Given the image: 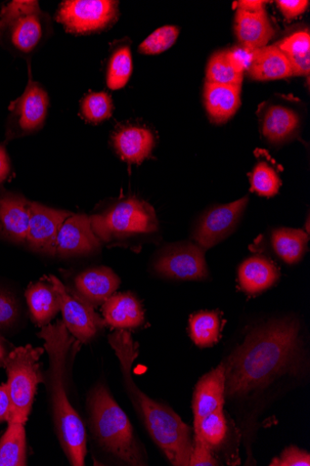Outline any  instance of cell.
I'll return each instance as SVG.
<instances>
[{
	"instance_id": "cell-15",
	"label": "cell",
	"mask_w": 310,
	"mask_h": 466,
	"mask_svg": "<svg viewBox=\"0 0 310 466\" xmlns=\"http://www.w3.org/2000/svg\"><path fill=\"white\" fill-rule=\"evenodd\" d=\"M29 220V201L13 194L0 197V238L25 243Z\"/></svg>"
},
{
	"instance_id": "cell-1",
	"label": "cell",
	"mask_w": 310,
	"mask_h": 466,
	"mask_svg": "<svg viewBox=\"0 0 310 466\" xmlns=\"http://www.w3.org/2000/svg\"><path fill=\"white\" fill-rule=\"evenodd\" d=\"M299 323L284 319L251 331L225 364V395L243 397L269 386L286 373L302 369Z\"/></svg>"
},
{
	"instance_id": "cell-19",
	"label": "cell",
	"mask_w": 310,
	"mask_h": 466,
	"mask_svg": "<svg viewBox=\"0 0 310 466\" xmlns=\"http://www.w3.org/2000/svg\"><path fill=\"white\" fill-rule=\"evenodd\" d=\"M103 305L105 321L114 328L135 329L145 321L142 304L129 292L113 294Z\"/></svg>"
},
{
	"instance_id": "cell-18",
	"label": "cell",
	"mask_w": 310,
	"mask_h": 466,
	"mask_svg": "<svg viewBox=\"0 0 310 466\" xmlns=\"http://www.w3.org/2000/svg\"><path fill=\"white\" fill-rule=\"evenodd\" d=\"M235 29L241 46L252 50L267 46L275 34L265 10L255 13L237 10Z\"/></svg>"
},
{
	"instance_id": "cell-30",
	"label": "cell",
	"mask_w": 310,
	"mask_h": 466,
	"mask_svg": "<svg viewBox=\"0 0 310 466\" xmlns=\"http://www.w3.org/2000/svg\"><path fill=\"white\" fill-rule=\"evenodd\" d=\"M220 319L216 312H199L190 319V334L199 348L215 345L219 338Z\"/></svg>"
},
{
	"instance_id": "cell-31",
	"label": "cell",
	"mask_w": 310,
	"mask_h": 466,
	"mask_svg": "<svg viewBox=\"0 0 310 466\" xmlns=\"http://www.w3.org/2000/svg\"><path fill=\"white\" fill-rule=\"evenodd\" d=\"M195 431V436L201 438L212 451L226 439L228 427L224 407L205 416Z\"/></svg>"
},
{
	"instance_id": "cell-38",
	"label": "cell",
	"mask_w": 310,
	"mask_h": 466,
	"mask_svg": "<svg viewBox=\"0 0 310 466\" xmlns=\"http://www.w3.org/2000/svg\"><path fill=\"white\" fill-rule=\"evenodd\" d=\"M189 465L191 466H213L217 465L216 460L212 454L210 448L204 441L195 436L194 449L190 458Z\"/></svg>"
},
{
	"instance_id": "cell-34",
	"label": "cell",
	"mask_w": 310,
	"mask_h": 466,
	"mask_svg": "<svg viewBox=\"0 0 310 466\" xmlns=\"http://www.w3.org/2000/svg\"><path fill=\"white\" fill-rule=\"evenodd\" d=\"M83 116L93 123H100L108 119L113 113V101L106 93L87 95L81 103Z\"/></svg>"
},
{
	"instance_id": "cell-25",
	"label": "cell",
	"mask_w": 310,
	"mask_h": 466,
	"mask_svg": "<svg viewBox=\"0 0 310 466\" xmlns=\"http://www.w3.org/2000/svg\"><path fill=\"white\" fill-rule=\"evenodd\" d=\"M298 126L299 117L295 112L284 106H272L265 115L262 133L271 143L279 144L292 137Z\"/></svg>"
},
{
	"instance_id": "cell-36",
	"label": "cell",
	"mask_w": 310,
	"mask_h": 466,
	"mask_svg": "<svg viewBox=\"0 0 310 466\" xmlns=\"http://www.w3.org/2000/svg\"><path fill=\"white\" fill-rule=\"evenodd\" d=\"M19 318V308L15 296L0 288V329L13 327Z\"/></svg>"
},
{
	"instance_id": "cell-12",
	"label": "cell",
	"mask_w": 310,
	"mask_h": 466,
	"mask_svg": "<svg viewBox=\"0 0 310 466\" xmlns=\"http://www.w3.org/2000/svg\"><path fill=\"white\" fill-rule=\"evenodd\" d=\"M71 216L67 211L30 202V220L25 243L35 251L55 256L59 231Z\"/></svg>"
},
{
	"instance_id": "cell-35",
	"label": "cell",
	"mask_w": 310,
	"mask_h": 466,
	"mask_svg": "<svg viewBox=\"0 0 310 466\" xmlns=\"http://www.w3.org/2000/svg\"><path fill=\"white\" fill-rule=\"evenodd\" d=\"M179 35V27L174 25L160 27L143 42L139 52L147 56L160 55L174 46Z\"/></svg>"
},
{
	"instance_id": "cell-2",
	"label": "cell",
	"mask_w": 310,
	"mask_h": 466,
	"mask_svg": "<svg viewBox=\"0 0 310 466\" xmlns=\"http://www.w3.org/2000/svg\"><path fill=\"white\" fill-rule=\"evenodd\" d=\"M109 342L119 360L129 398L149 435L172 465L188 466L194 449L191 428L171 408L144 393L132 379L131 368L139 355L138 345L125 329L111 334Z\"/></svg>"
},
{
	"instance_id": "cell-4",
	"label": "cell",
	"mask_w": 310,
	"mask_h": 466,
	"mask_svg": "<svg viewBox=\"0 0 310 466\" xmlns=\"http://www.w3.org/2000/svg\"><path fill=\"white\" fill-rule=\"evenodd\" d=\"M86 409L93 437L105 452L127 465H146L145 451L128 417L105 385L88 394Z\"/></svg>"
},
{
	"instance_id": "cell-33",
	"label": "cell",
	"mask_w": 310,
	"mask_h": 466,
	"mask_svg": "<svg viewBox=\"0 0 310 466\" xmlns=\"http://www.w3.org/2000/svg\"><path fill=\"white\" fill-rule=\"evenodd\" d=\"M282 182L275 169L268 163L259 162L251 175V189L262 197L275 196Z\"/></svg>"
},
{
	"instance_id": "cell-43",
	"label": "cell",
	"mask_w": 310,
	"mask_h": 466,
	"mask_svg": "<svg viewBox=\"0 0 310 466\" xmlns=\"http://www.w3.org/2000/svg\"><path fill=\"white\" fill-rule=\"evenodd\" d=\"M265 4H267V2H259V0L249 2V0H245V2H237L235 5L237 7V10L255 13L265 10Z\"/></svg>"
},
{
	"instance_id": "cell-21",
	"label": "cell",
	"mask_w": 310,
	"mask_h": 466,
	"mask_svg": "<svg viewBox=\"0 0 310 466\" xmlns=\"http://www.w3.org/2000/svg\"><path fill=\"white\" fill-rule=\"evenodd\" d=\"M204 100L210 118L215 123H225L235 115L241 106V86L206 82Z\"/></svg>"
},
{
	"instance_id": "cell-3",
	"label": "cell",
	"mask_w": 310,
	"mask_h": 466,
	"mask_svg": "<svg viewBox=\"0 0 310 466\" xmlns=\"http://www.w3.org/2000/svg\"><path fill=\"white\" fill-rule=\"evenodd\" d=\"M38 336L49 356L48 384L59 442L70 464L83 466L86 455L85 429L66 394L69 355L81 343L69 332L64 321L42 327Z\"/></svg>"
},
{
	"instance_id": "cell-40",
	"label": "cell",
	"mask_w": 310,
	"mask_h": 466,
	"mask_svg": "<svg viewBox=\"0 0 310 466\" xmlns=\"http://www.w3.org/2000/svg\"><path fill=\"white\" fill-rule=\"evenodd\" d=\"M276 4L287 19H294L305 12L309 2L307 0H278Z\"/></svg>"
},
{
	"instance_id": "cell-13",
	"label": "cell",
	"mask_w": 310,
	"mask_h": 466,
	"mask_svg": "<svg viewBox=\"0 0 310 466\" xmlns=\"http://www.w3.org/2000/svg\"><path fill=\"white\" fill-rule=\"evenodd\" d=\"M100 247L101 240L93 229L91 218L75 215L63 224L56 240L55 254L64 258L84 256Z\"/></svg>"
},
{
	"instance_id": "cell-24",
	"label": "cell",
	"mask_w": 310,
	"mask_h": 466,
	"mask_svg": "<svg viewBox=\"0 0 310 466\" xmlns=\"http://www.w3.org/2000/svg\"><path fill=\"white\" fill-rule=\"evenodd\" d=\"M255 80H276L292 76V69L285 56L276 46L255 50V56L248 70Z\"/></svg>"
},
{
	"instance_id": "cell-11",
	"label": "cell",
	"mask_w": 310,
	"mask_h": 466,
	"mask_svg": "<svg viewBox=\"0 0 310 466\" xmlns=\"http://www.w3.org/2000/svg\"><path fill=\"white\" fill-rule=\"evenodd\" d=\"M248 200V197H245L206 211L194 230L195 243L207 249L227 238L236 229Z\"/></svg>"
},
{
	"instance_id": "cell-8",
	"label": "cell",
	"mask_w": 310,
	"mask_h": 466,
	"mask_svg": "<svg viewBox=\"0 0 310 466\" xmlns=\"http://www.w3.org/2000/svg\"><path fill=\"white\" fill-rule=\"evenodd\" d=\"M56 291L64 323L81 344H86L105 327V321L95 311L94 306L81 296L71 292L55 276L46 278Z\"/></svg>"
},
{
	"instance_id": "cell-29",
	"label": "cell",
	"mask_w": 310,
	"mask_h": 466,
	"mask_svg": "<svg viewBox=\"0 0 310 466\" xmlns=\"http://www.w3.org/2000/svg\"><path fill=\"white\" fill-rule=\"evenodd\" d=\"M243 79L244 73L234 66L227 51L217 52L210 58L206 68V82L242 87Z\"/></svg>"
},
{
	"instance_id": "cell-44",
	"label": "cell",
	"mask_w": 310,
	"mask_h": 466,
	"mask_svg": "<svg viewBox=\"0 0 310 466\" xmlns=\"http://www.w3.org/2000/svg\"><path fill=\"white\" fill-rule=\"evenodd\" d=\"M10 352L7 351L6 346L3 341V339L0 338V367L4 368L5 361Z\"/></svg>"
},
{
	"instance_id": "cell-9",
	"label": "cell",
	"mask_w": 310,
	"mask_h": 466,
	"mask_svg": "<svg viewBox=\"0 0 310 466\" xmlns=\"http://www.w3.org/2000/svg\"><path fill=\"white\" fill-rule=\"evenodd\" d=\"M118 15V3L111 0H67L63 3L57 20L73 34L100 31L113 24Z\"/></svg>"
},
{
	"instance_id": "cell-14",
	"label": "cell",
	"mask_w": 310,
	"mask_h": 466,
	"mask_svg": "<svg viewBox=\"0 0 310 466\" xmlns=\"http://www.w3.org/2000/svg\"><path fill=\"white\" fill-rule=\"evenodd\" d=\"M226 373L225 364L221 363L215 369L204 375L195 387L193 399L195 415L194 430L201 420L219 408H223L225 400Z\"/></svg>"
},
{
	"instance_id": "cell-22",
	"label": "cell",
	"mask_w": 310,
	"mask_h": 466,
	"mask_svg": "<svg viewBox=\"0 0 310 466\" xmlns=\"http://www.w3.org/2000/svg\"><path fill=\"white\" fill-rule=\"evenodd\" d=\"M279 279L278 268L271 260L262 257L246 259L238 271L240 287L250 295L270 289Z\"/></svg>"
},
{
	"instance_id": "cell-5",
	"label": "cell",
	"mask_w": 310,
	"mask_h": 466,
	"mask_svg": "<svg viewBox=\"0 0 310 466\" xmlns=\"http://www.w3.org/2000/svg\"><path fill=\"white\" fill-rule=\"evenodd\" d=\"M43 353V349L27 345L11 351L5 361L12 404L9 421L25 423L28 420L37 388L44 380L39 363Z\"/></svg>"
},
{
	"instance_id": "cell-20",
	"label": "cell",
	"mask_w": 310,
	"mask_h": 466,
	"mask_svg": "<svg viewBox=\"0 0 310 466\" xmlns=\"http://www.w3.org/2000/svg\"><path fill=\"white\" fill-rule=\"evenodd\" d=\"M120 157L130 163H142L155 147V137L143 127L130 126L118 131L113 138Z\"/></svg>"
},
{
	"instance_id": "cell-28",
	"label": "cell",
	"mask_w": 310,
	"mask_h": 466,
	"mask_svg": "<svg viewBox=\"0 0 310 466\" xmlns=\"http://www.w3.org/2000/svg\"><path fill=\"white\" fill-rule=\"evenodd\" d=\"M287 58L293 76H308L310 72V35L296 32L276 45Z\"/></svg>"
},
{
	"instance_id": "cell-17",
	"label": "cell",
	"mask_w": 310,
	"mask_h": 466,
	"mask_svg": "<svg viewBox=\"0 0 310 466\" xmlns=\"http://www.w3.org/2000/svg\"><path fill=\"white\" fill-rule=\"evenodd\" d=\"M77 292L92 306H99L107 301L119 288L120 279L106 267L87 269L75 279Z\"/></svg>"
},
{
	"instance_id": "cell-10",
	"label": "cell",
	"mask_w": 310,
	"mask_h": 466,
	"mask_svg": "<svg viewBox=\"0 0 310 466\" xmlns=\"http://www.w3.org/2000/svg\"><path fill=\"white\" fill-rule=\"evenodd\" d=\"M162 277L182 280H203L209 277L205 249L196 243L174 244L165 248L155 263Z\"/></svg>"
},
{
	"instance_id": "cell-41",
	"label": "cell",
	"mask_w": 310,
	"mask_h": 466,
	"mask_svg": "<svg viewBox=\"0 0 310 466\" xmlns=\"http://www.w3.org/2000/svg\"><path fill=\"white\" fill-rule=\"evenodd\" d=\"M11 400L8 393L7 385H0V423L9 421L11 417Z\"/></svg>"
},
{
	"instance_id": "cell-37",
	"label": "cell",
	"mask_w": 310,
	"mask_h": 466,
	"mask_svg": "<svg viewBox=\"0 0 310 466\" xmlns=\"http://www.w3.org/2000/svg\"><path fill=\"white\" fill-rule=\"evenodd\" d=\"M271 466H309L310 455L308 452L296 447L287 448L280 457L275 458Z\"/></svg>"
},
{
	"instance_id": "cell-16",
	"label": "cell",
	"mask_w": 310,
	"mask_h": 466,
	"mask_svg": "<svg viewBox=\"0 0 310 466\" xmlns=\"http://www.w3.org/2000/svg\"><path fill=\"white\" fill-rule=\"evenodd\" d=\"M49 107V96L40 85L29 79L23 96L13 103L10 109L17 118L22 131H35L45 120Z\"/></svg>"
},
{
	"instance_id": "cell-7",
	"label": "cell",
	"mask_w": 310,
	"mask_h": 466,
	"mask_svg": "<svg viewBox=\"0 0 310 466\" xmlns=\"http://www.w3.org/2000/svg\"><path fill=\"white\" fill-rule=\"evenodd\" d=\"M46 19L37 2H13L3 11L0 35L9 47L23 55L32 53L45 35Z\"/></svg>"
},
{
	"instance_id": "cell-42",
	"label": "cell",
	"mask_w": 310,
	"mask_h": 466,
	"mask_svg": "<svg viewBox=\"0 0 310 466\" xmlns=\"http://www.w3.org/2000/svg\"><path fill=\"white\" fill-rule=\"evenodd\" d=\"M11 171L9 157L4 147L0 146V183L8 177Z\"/></svg>"
},
{
	"instance_id": "cell-6",
	"label": "cell",
	"mask_w": 310,
	"mask_h": 466,
	"mask_svg": "<svg viewBox=\"0 0 310 466\" xmlns=\"http://www.w3.org/2000/svg\"><path fill=\"white\" fill-rule=\"evenodd\" d=\"M91 222L95 235L105 242L158 230L155 208L135 198L120 201L105 213L91 217Z\"/></svg>"
},
{
	"instance_id": "cell-26",
	"label": "cell",
	"mask_w": 310,
	"mask_h": 466,
	"mask_svg": "<svg viewBox=\"0 0 310 466\" xmlns=\"http://www.w3.org/2000/svg\"><path fill=\"white\" fill-rule=\"evenodd\" d=\"M307 242V234L300 229L276 228L271 237L274 250L287 265H295L303 258Z\"/></svg>"
},
{
	"instance_id": "cell-39",
	"label": "cell",
	"mask_w": 310,
	"mask_h": 466,
	"mask_svg": "<svg viewBox=\"0 0 310 466\" xmlns=\"http://www.w3.org/2000/svg\"><path fill=\"white\" fill-rule=\"evenodd\" d=\"M227 52L234 66L242 73L249 70L255 56V50L242 46Z\"/></svg>"
},
{
	"instance_id": "cell-23",
	"label": "cell",
	"mask_w": 310,
	"mask_h": 466,
	"mask_svg": "<svg viewBox=\"0 0 310 466\" xmlns=\"http://www.w3.org/2000/svg\"><path fill=\"white\" fill-rule=\"evenodd\" d=\"M47 282L30 284L25 291L31 316L39 327L49 325L61 310L58 295L52 284Z\"/></svg>"
},
{
	"instance_id": "cell-27",
	"label": "cell",
	"mask_w": 310,
	"mask_h": 466,
	"mask_svg": "<svg viewBox=\"0 0 310 466\" xmlns=\"http://www.w3.org/2000/svg\"><path fill=\"white\" fill-rule=\"evenodd\" d=\"M8 423V429L0 438V466H25L27 456L25 423Z\"/></svg>"
},
{
	"instance_id": "cell-32",
	"label": "cell",
	"mask_w": 310,
	"mask_h": 466,
	"mask_svg": "<svg viewBox=\"0 0 310 466\" xmlns=\"http://www.w3.org/2000/svg\"><path fill=\"white\" fill-rule=\"evenodd\" d=\"M133 70L132 56L128 46L117 49L112 56L106 75L108 87L116 91L127 84Z\"/></svg>"
}]
</instances>
